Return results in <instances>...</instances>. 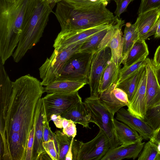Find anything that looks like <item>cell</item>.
I'll list each match as a JSON object with an SVG mask.
<instances>
[{"mask_svg": "<svg viewBox=\"0 0 160 160\" xmlns=\"http://www.w3.org/2000/svg\"><path fill=\"white\" fill-rule=\"evenodd\" d=\"M87 83L70 80H57L44 87V92L70 94L76 93Z\"/></svg>", "mask_w": 160, "mask_h": 160, "instance_id": "21", "label": "cell"}, {"mask_svg": "<svg viewBox=\"0 0 160 160\" xmlns=\"http://www.w3.org/2000/svg\"><path fill=\"white\" fill-rule=\"evenodd\" d=\"M61 116L75 123L81 124L83 127L91 129L89 125L90 115L82 100L70 107Z\"/></svg>", "mask_w": 160, "mask_h": 160, "instance_id": "20", "label": "cell"}, {"mask_svg": "<svg viewBox=\"0 0 160 160\" xmlns=\"http://www.w3.org/2000/svg\"><path fill=\"white\" fill-rule=\"evenodd\" d=\"M83 102L90 115L89 122L94 123L104 132L110 141V148L120 145L116 134L114 116L101 102L99 95H90Z\"/></svg>", "mask_w": 160, "mask_h": 160, "instance_id": "5", "label": "cell"}, {"mask_svg": "<svg viewBox=\"0 0 160 160\" xmlns=\"http://www.w3.org/2000/svg\"><path fill=\"white\" fill-rule=\"evenodd\" d=\"M112 24L106 23L88 29L78 31L61 32L54 40L53 47L55 49L60 50L75 43L83 41L96 33L110 27Z\"/></svg>", "mask_w": 160, "mask_h": 160, "instance_id": "12", "label": "cell"}, {"mask_svg": "<svg viewBox=\"0 0 160 160\" xmlns=\"http://www.w3.org/2000/svg\"><path fill=\"white\" fill-rule=\"evenodd\" d=\"M138 160H160V151L157 144L150 140L145 143Z\"/></svg>", "mask_w": 160, "mask_h": 160, "instance_id": "29", "label": "cell"}, {"mask_svg": "<svg viewBox=\"0 0 160 160\" xmlns=\"http://www.w3.org/2000/svg\"><path fill=\"white\" fill-rule=\"evenodd\" d=\"M63 118L61 115L53 114L51 115L50 118V121L51 120L53 121L57 128H62Z\"/></svg>", "mask_w": 160, "mask_h": 160, "instance_id": "39", "label": "cell"}, {"mask_svg": "<svg viewBox=\"0 0 160 160\" xmlns=\"http://www.w3.org/2000/svg\"><path fill=\"white\" fill-rule=\"evenodd\" d=\"M112 58L110 49L106 47L92 53L88 77L90 95H99L100 80L108 62Z\"/></svg>", "mask_w": 160, "mask_h": 160, "instance_id": "11", "label": "cell"}, {"mask_svg": "<svg viewBox=\"0 0 160 160\" xmlns=\"http://www.w3.org/2000/svg\"><path fill=\"white\" fill-rule=\"evenodd\" d=\"M121 66H117L112 59L108 62L101 77L98 87L99 94L118 81Z\"/></svg>", "mask_w": 160, "mask_h": 160, "instance_id": "23", "label": "cell"}, {"mask_svg": "<svg viewBox=\"0 0 160 160\" xmlns=\"http://www.w3.org/2000/svg\"><path fill=\"white\" fill-rule=\"evenodd\" d=\"M156 38H160V18L158 21L156 32L154 35Z\"/></svg>", "mask_w": 160, "mask_h": 160, "instance_id": "44", "label": "cell"}, {"mask_svg": "<svg viewBox=\"0 0 160 160\" xmlns=\"http://www.w3.org/2000/svg\"><path fill=\"white\" fill-rule=\"evenodd\" d=\"M149 54L148 48L145 40L138 39L134 43L129 51L123 64L127 67L144 58Z\"/></svg>", "mask_w": 160, "mask_h": 160, "instance_id": "24", "label": "cell"}, {"mask_svg": "<svg viewBox=\"0 0 160 160\" xmlns=\"http://www.w3.org/2000/svg\"><path fill=\"white\" fill-rule=\"evenodd\" d=\"M155 70L157 79L158 84L160 87V67L158 68L155 67Z\"/></svg>", "mask_w": 160, "mask_h": 160, "instance_id": "43", "label": "cell"}, {"mask_svg": "<svg viewBox=\"0 0 160 160\" xmlns=\"http://www.w3.org/2000/svg\"><path fill=\"white\" fill-rule=\"evenodd\" d=\"M110 148V144L108 137L99 129L97 136L88 142H84L73 139L72 160H101Z\"/></svg>", "mask_w": 160, "mask_h": 160, "instance_id": "7", "label": "cell"}, {"mask_svg": "<svg viewBox=\"0 0 160 160\" xmlns=\"http://www.w3.org/2000/svg\"><path fill=\"white\" fill-rule=\"evenodd\" d=\"M63 0H46L47 2L49 4H52L55 6V4Z\"/></svg>", "mask_w": 160, "mask_h": 160, "instance_id": "45", "label": "cell"}, {"mask_svg": "<svg viewBox=\"0 0 160 160\" xmlns=\"http://www.w3.org/2000/svg\"><path fill=\"white\" fill-rule=\"evenodd\" d=\"M145 67L147 73L146 98L147 111L160 105V87L157 79L152 60L147 58Z\"/></svg>", "mask_w": 160, "mask_h": 160, "instance_id": "17", "label": "cell"}, {"mask_svg": "<svg viewBox=\"0 0 160 160\" xmlns=\"http://www.w3.org/2000/svg\"><path fill=\"white\" fill-rule=\"evenodd\" d=\"M145 65V64L123 81L116 84L117 87L122 90L127 94L130 102L139 82Z\"/></svg>", "mask_w": 160, "mask_h": 160, "instance_id": "25", "label": "cell"}, {"mask_svg": "<svg viewBox=\"0 0 160 160\" xmlns=\"http://www.w3.org/2000/svg\"></svg>", "mask_w": 160, "mask_h": 160, "instance_id": "47", "label": "cell"}, {"mask_svg": "<svg viewBox=\"0 0 160 160\" xmlns=\"http://www.w3.org/2000/svg\"><path fill=\"white\" fill-rule=\"evenodd\" d=\"M75 123L70 120L69 124L63 128L62 132L68 136L74 138L77 133V128Z\"/></svg>", "mask_w": 160, "mask_h": 160, "instance_id": "37", "label": "cell"}, {"mask_svg": "<svg viewBox=\"0 0 160 160\" xmlns=\"http://www.w3.org/2000/svg\"><path fill=\"white\" fill-rule=\"evenodd\" d=\"M6 0L8 2H15L17 0Z\"/></svg>", "mask_w": 160, "mask_h": 160, "instance_id": "46", "label": "cell"}, {"mask_svg": "<svg viewBox=\"0 0 160 160\" xmlns=\"http://www.w3.org/2000/svg\"><path fill=\"white\" fill-rule=\"evenodd\" d=\"M124 21L117 18L99 44L97 51L106 47L111 50L112 59L119 66H121L123 48V34L121 31Z\"/></svg>", "mask_w": 160, "mask_h": 160, "instance_id": "9", "label": "cell"}, {"mask_svg": "<svg viewBox=\"0 0 160 160\" xmlns=\"http://www.w3.org/2000/svg\"><path fill=\"white\" fill-rule=\"evenodd\" d=\"M152 61L155 68L160 67V45L156 49Z\"/></svg>", "mask_w": 160, "mask_h": 160, "instance_id": "40", "label": "cell"}, {"mask_svg": "<svg viewBox=\"0 0 160 160\" xmlns=\"http://www.w3.org/2000/svg\"><path fill=\"white\" fill-rule=\"evenodd\" d=\"M85 41L60 50L54 49L50 57L47 58L39 69L42 86H46L58 78L67 61L74 53L78 52L81 45Z\"/></svg>", "mask_w": 160, "mask_h": 160, "instance_id": "6", "label": "cell"}, {"mask_svg": "<svg viewBox=\"0 0 160 160\" xmlns=\"http://www.w3.org/2000/svg\"><path fill=\"white\" fill-rule=\"evenodd\" d=\"M63 0L75 8H85L92 7L100 5H103L106 6L111 1L113 0Z\"/></svg>", "mask_w": 160, "mask_h": 160, "instance_id": "32", "label": "cell"}, {"mask_svg": "<svg viewBox=\"0 0 160 160\" xmlns=\"http://www.w3.org/2000/svg\"><path fill=\"white\" fill-rule=\"evenodd\" d=\"M113 122L116 134L120 145L142 142V137L136 131L115 118Z\"/></svg>", "mask_w": 160, "mask_h": 160, "instance_id": "22", "label": "cell"}, {"mask_svg": "<svg viewBox=\"0 0 160 160\" xmlns=\"http://www.w3.org/2000/svg\"><path fill=\"white\" fill-rule=\"evenodd\" d=\"M31 1L0 0V59L4 64L18 46Z\"/></svg>", "mask_w": 160, "mask_h": 160, "instance_id": "2", "label": "cell"}, {"mask_svg": "<svg viewBox=\"0 0 160 160\" xmlns=\"http://www.w3.org/2000/svg\"><path fill=\"white\" fill-rule=\"evenodd\" d=\"M115 118L137 131L143 139L148 140L152 138L155 131L143 120L133 115L128 109L121 108L117 112Z\"/></svg>", "mask_w": 160, "mask_h": 160, "instance_id": "18", "label": "cell"}, {"mask_svg": "<svg viewBox=\"0 0 160 160\" xmlns=\"http://www.w3.org/2000/svg\"><path fill=\"white\" fill-rule=\"evenodd\" d=\"M53 132L51 131L49 125V122L47 120L44 124L43 133V142L48 141L53 139Z\"/></svg>", "mask_w": 160, "mask_h": 160, "instance_id": "38", "label": "cell"}, {"mask_svg": "<svg viewBox=\"0 0 160 160\" xmlns=\"http://www.w3.org/2000/svg\"><path fill=\"white\" fill-rule=\"evenodd\" d=\"M92 53L77 52L67 61L56 80H70L88 84L90 65Z\"/></svg>", "mask_w": 160, "mask_h": 160, "instance_id": "8", "label": "cell"}, {"mask_svg": "<svg viewBox=\"0 0 160 160\" xmlns=\"http://www.w3.org/2000/svg\"><path fill=\"white\" fill-rule=\"evenodd\" d=\"M143 120L154 131L160 127V105L148 110Z\"/></svg>", "mask_w": 160, "mask_h": 160, "instance_id": "31", "label": "cell"}, {"mask_svg": "<svg viewBox=\"0 0 160 160\" xmlns=\"http://www.w3.org/2000/svg\"><path fill=\"white\" fill-rule=\"evenodd\" d=\"M160 18V8H156L138 15L134 23L138 39L146 40L156 32Z\"/></svg>", "mask_w": 160, "mask_h": 160, "instance_id": "14", "label": "cell"}, {"mask_svg": "<svg viewBox=\"0 0 160 160\" xmlns=\"http://www.w3.org/2000/svg\"><path fill=\"white\" fill-rule=\"evenodd\" d=\"M150 140L156 144L160 142V127L154 131L152 138Z\"/></svg>", "mask_w": 160, "mask_h": 160, "instance_id": "41", "label": "cell"}, {"mask_svg": "<svg viewBox=\"0 0 160 160\" xmlns=\"http://www.w3.org/2000/svg\"><path fill=\"white\" fill-rule=\"evenodd\" d=\"M116 4V8L114 12L115 16L119 18L121 14L126 11L129 4L134 0H114Z\"/></svg>", "mask_w": 160, "mask_h": 160, "instance_id": "36", "label": "cell"}, {"mask_svg": "<svg viewBox=\"0 0 160 160\" xmlns=\"http://www.w3.org/2000/svg\"><path fill=\"white\" fill-rule=\"evenodd\" d=\"M123 48L122 64L124 62L134 42L138 39L134 24L127 22L125 24L123 35Z\"/></svg>", "mask_w": 160, "mask_h": 160, "instance_id": "26", "label": "cell"}, {"mask_svg": "<svg viewBox=\"0 0 160 160\" xmlns=\"http://www.w3.org/2000/svg\"><path fill=\"white\" fill-rule=\"evenodd\" d=\"M53 139L59 155V160H65L72 140L62 132L56 130L53 132Z\"/></svg>", "mask_w": 160, "mask_h": 160, "instance_id": "28", "label": "cell"}, {"mask_svg": "<svg viewBox=\"0 0 160 160\" xmlns=\"http://www.w3.org/2000/svg\"><path fill=\"white\" fill-rule=\"evenodd\" d=\"M37 78L27 74L12 82L0 71V160H25L37 102L44 93Z\"/></svg>", "mask_w": 160, "mask_h": 160, "instance_id": "1", "label": "cell"}, {"mask_svg": "<svg viewBox=\"0 0 160 160\" xmlns=\"http://www.w3.org/2000/svg\"><path fill=\"white\" fill-rule=\"evenodd\" d=\"M35 121L34 118V124L29 134L27 143L25 160H32V152L34 143Z\"/></svg>", "mask_w": 160, "mask_h": 160, "instance_id": "35", "label": "cell"}, {"mask_svg": "<svg viewBox=\"0 0 160 160\" xmlns=\"http://www.w3.org/2000/svg\"><path fill=\"white\" fill-rule=\"evenodd\" d=\"M147 58H143L128 67H123L122 68H121L116 84L127 78L145 65L146 63Z\"/></svg>", "mask_w": 160, "mask_h": 160, "instance_id": "30", "label": "cell"}, {"mask_svg": "<svg viewBox=\"0 0 160 160\" xmlns=\"http://www.w3.org/2000/svg\"><path fill=\"white\" fill-rule=\"evenodd\" d=\"M43 98L49 122L51 115H61L70 107L82 100L78 92L70 94L49 93Z\"/></svg>", "mask_w": 160, "mask_h": 160, "instance_id": "13", "label": "cell"}, {"mask_svg": "<svg viewBox=\"0 0 160 160\" xmlns=\"http://www.w3.org/2000/svg\"><path fill=\"white\" fill-rule=\"evenodd\" d=\"M145 142L122 144L110 148L101 160H121L124 159H135L142 151Z\"/></svg>", "mask_w": 160, "mask_h": 160, "instance_id": "19", "label": "cell"}, {"mask_svg": "<svg viewBox=\"0 0 160 160\" xmlns=\"http://www.w3.org/2000/svg\"><path fill=\"white\" fill-rule=\"evenodd\" d=\"M110 27L101 30L87 39L81 45L78 52L92 53L96 51L101 42Z\"/></svg>", "mask_w": 160, "mask_h": 160, "instance_id": "27", "label": "cell"}, {"mask_svg": "<svg viewBox=\"0 0 160 160\" xmlns=\"http://www.w3.org/2000/svg\"><path fill=\"white\" fill-rule=\"evenodd\" d=\"M74 138H72V140L71 141L70 145L68 149V150L65 156V160H72L73 158V154L72 150V143Z\"/></svg>", "mask_w": 160, "mask_h": 160, "instance_id": "42", "label": "cell"}, {"mask_svg": "<svg viewBox=\"0 0 160 160\" xmlns=\"http://www.w3.org/2000/svg\"><path fill=\"white\" fill-rule=\"evenodd\" d=\"M34 118L36 124L32 160L49 159L48 158L51 159L42 145L44 125L48 120L43 98H40L37 102Z\"/></svg>", "mask_w": 160, "mask_h": 160, "instance_id": "10", "label": "cell"}, {"mask_svg": "<svg viewBox=\"0 0 160 160\" xmlns=\"http://www.w3.org/2000/svg\"><path fill=\"white\" fill-rule=\"evenodd\" d=\"M106 7L100 5L89 8H76L63 0L57 3L55 14L61 31H78L113 23L118 17Z\"/></svg>", "mask_w": 160, "mask_h": 160, "instance_id": "3", "label": "cell"}, {"mask_svg": "<svg viewBox=\"0 0 160 160\" xmlns=\"http://www.w3.org/2000/svg\"><path fill=\"white\" fill-rule=\"evenodd\" d=\"M156 8H160V0H141L138 14L139 15Z\"/></svg>", "mask_w": 160, "mask_h": 160, "instance_id": "33", "label": "cell"}, {"mask_svg": "<svg viewBox=\"0 0 160 160\" xmlns=\"http://www.w3.org/2000/svg\"><path fill=\"white\" fill-rule=\"evenodd\" d=\"M147 77L145 65L139 82L131 101L127 106L128 110L132 114L142 120L144 119L147 112L146 98Z\"/></svg>", "mask_w": 160, "mask_h": 160, "instance_id": "15", "label": "cell"}, {"mask_svg": "<svg viewBox=\"0 0 160 160\" xmlns=\"http://www.w3.org/2000/svg\"><path fill=\"white\" fill-rule=\"evenodd\" d=\"M101 102L114 116L121 108L129 104L127 94L114 83L99 94Z\"/></svg>", "mask_w": 160, "mask_h": 160, "instance_id": "16", "label": "cell"}, {"mask_svg": "<svg viewBox=\"0 0 160 160\" xmlns=\"http://www.w3.org/2000/svg\"><path fill=\"white\" fill-rule=\"evenodd\" d=\"M54 6L45 0H31L22 28L17 48L12 56L18 62L39 41Z\"/></svg>", "mask_w": 160, "mask_h": 160, "instance_id": "4", "label": "cell"}, {"mask_svg": "<svg viewBox=\"0 0 160 160\" xmlns=\"http://www.w3.org/2000/svg\"><path fill=\"white\" fill-rule=\"evenodd\" d=\"M42 145L51 160H59V155L53 138L43 142Z\"/></svg>", "mask_w": 160, "mask_h": 160, "instance_id": "34", "label": "cell"}]
</instances>
